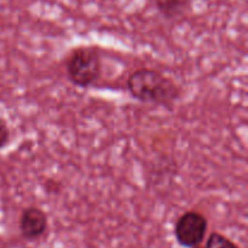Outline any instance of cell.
<instances>
[{
    "label": "cell",
    "mask_w": 248,
    "mask_h": 248,
    "mask_svg": "<svg viewBox=\"0 0 248 248\" xmlns=\"http://www.w3.org/2000/svg\"><path fill=\"white\" fill-rule=\"evenodd\" d=\"M126 90L136 101L171 108L181 98V87L173 79L153 68H138L126 79Z\"/></svg>",
    "instance_id": "1"
},
{
    "label": "cell",
    "mask_w": 248,
    "mask_h": 248,
    "mask_svg": "<svg viewBox=\"0 0 248 248\" xmlns=\"http://www.w3.org/2000/svg\"><path fill=\"white\" fill-rule=\"evenodd\" d=\"M102 65V57L96 47L79 46L68 53L64 70L73 86L89 89L101 79Z\"/></svg>",
    "instance_id": "2"
},
{
    "label": "cell",
    "mask_w": 248,
    "mask_h": 248,
    "mask_svg": "<svg viewBox=\"0 0 248 248\" xmlns=\"http://www.w3.org/2000/svg\"><path fill=\"white\" fill-rule=\"evenodd\" d=\"M208 220L198 211H186L174 224V236L182 247L194 248L205 240Z\"/></svg>",
    "instance_id": "3"
},
{
    "label": "cell",
    "mask_w": 248,
    "mask_h": 248,
    "mask_svg": "<svg viewBox=\"0 0 248 248\" xmlns=\"http://www.w3.org/2000/svg\"><path fill=\"white\" fill-rule=\"evenodd\" d=\"M48 227L47 215L36 206L24 208L19 217V232L26 240L34 241L45 234Z\"/></svg>",
    "instance_id": "4"
},
{
    "label": "cell",
    "mask_w": 248,
    "mask_h": 248,
    "mask_svg": "<svg viewBox=\"0 0 248 248\" xmlns=\"http://www.w3.org/2000/svg\"><path fill=\"white\" fill-rule=\"evenodd\" d=\"M157 14L166 21H179L191 11V0H150Z\"/></svg>",
    "instance_id": "5"
},
{
    "label": "cell",
    "mask_w": 248,
    "mask_h": 248,
    "mask_svg": "<svg viewBox=\"0 0 248 248\" xmlns=\"http://www.w3.org/2000/svg\"><path fill=\"white\" fill-rule=\"evenodd\" d=\"M205 248H239L232 240L219 232H212L210 235Z\"/></svg>",
    "instance_id": "6"
},
{
    "label": "cell",
    "mask_w": 248,
    "mask_h": 248,
    "mask_svg": "<svg viewBox=\"0 0 248 248\" xmlns=\"http://www.w3.org/2000/svg\"><path fill=\"white\" fill-rule=\"evenodd\" d=\"M11 140V131L6 121L0 116V150L6 148Z\"/></svg>",
    "instance_id": "7"
},
{
    "label": "cell",
    "mask_w": 248,
    "mask_h": 248,
    "mask_svg": "<svg viewBox=\"0 0 248 248\" xmlns=\"http://www.w3.org/2000/svg\"><path fill=\"white\" fill-rule=\"evenodd\" d=\"M194 248H200V247H199V246H198V247H194Z\"/></svg>",
    "instance_id": "8"
}]
</instances>
